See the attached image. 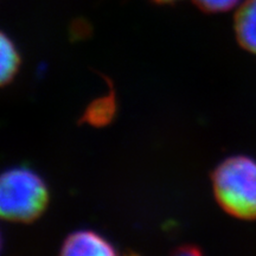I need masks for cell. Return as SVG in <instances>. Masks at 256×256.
<instances>
[{
  "label": "cell",
  "instance_id": "5b68a950",
  "mask_svg": "<svg viewBox=\"0 0 256 256\" xmlns=\"http://www.w3.org/2000/svg\"><path fill=\"white\" fill-rule=\"evenodd\" d=\"M0 80L2 84L5 86L14 80L20 66V56L17 48L5 34H2L0 40Z\"/></svg>",
  "mask_w": 256,
  "mask_h": 256
},
{
  "label": "cell",
  "instance_id": "7a4b0ae2",
  "mask_svg": "<svg viewBox=\"0 0 256 256\" xmlns=\"http://www.w3.org/2000/svg\"><path fill=\"white\" fill-rule=\"evenodd\" d=\"M49 202L44 180L30 168H14L0 179V214L6 220L28 223L37 220Z\"/></svg>",
  "mask_w": 256,
  "mask_h": 256
},
{
  "label": "cell",
  "instance_id": "3957f363",
  "mask_svg": "<svg viewBox=\"0 0 256 256\" xmlns=\"http://www.w3.org/2000/svg\"><path fill=\"white\" fill-rule=\"evenodd\" d=\"M60 254L66 256H98L115 255L113 246L98 232L92 230H78L64 240Z\"/></svg>",
  "mask_w": 256,
  "mask_h": 256
},
{
  "label": "cell",
  "instance_id": "8992f818",
  "mask_svg": "<svg viewBox=\"0 0 256 256\" xmlns=\"http://www.w3.org/2000/svg\"><path fill=\"white\" fill-rule=\"evenodd\" d=\"M114 114V102L112 98H101L89 107L86 118L92 124H106Z\"/></svg>",
  "mask_w": 256,
  "mask_h": 256
},
{
  "label": "cell",
  "instance_id": "ba28073f",
  "mask_svg": "<svg viewBox=\"0 0 256 256\" xmlns=\"http://www.w3.org/2000/svg\"><path fill=\"white\" fill-rule=\"evenodd\" d=\"M154 2H176V0H154Z\"/></svg>",
  "mask_w": 256,
  "mask_h": 256
},
{
  "label": "cell",
  "instance_id": "6da1fadb",
  "mask_svg": "<svg viewBox=\"0 0 256 256\" xmlns=\"http://www.w3.org/2000/svg\"><path fill=\"white\" fill-rule=\"evenodd\" d=\"M217 203L236 218L256 220V162L234 156L217 166L212 174Z\"/></svg>",
  "mask_w": 256,
  "mask_h": 256
},
{
  "label": "cell",
  "instance_id": "277c9868",
  "mask_svg": "<svg viewBox=\"0 0 256 256\" xmlns=\"http://www.w3.org/2000/svg\"><path fill=\"white\" fill-rule=\"evenodd\" d=\"M235 34L243 49L256 55V0H244L235 14Z\"/></svg>",
  "mask_w": 256,
  "mask_h": 256
},
{
  "label": "cell",
  "instance_id": "52a82bcc",
  "mask_svg": "<svg viewBox=\"0 0 256 256\" xmlns=\"http://www.w3.org/2000/svg\"><path fill=\"white\" fill-rule=\"evenodd\" d=\"M194 4L206 12H226L235 8L240 0H194Z\"/></svg>",
  "mask_w": 256,
  "mask_h": 256
}]
</instances>
